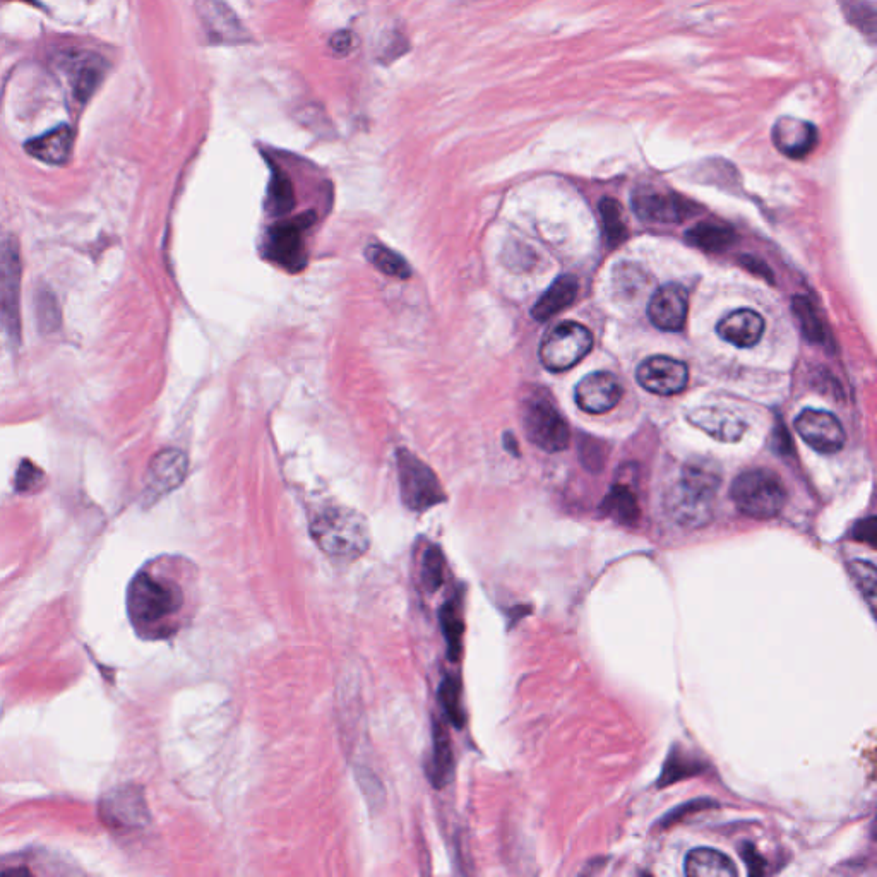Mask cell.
<instances>
[{
    "instance_id": "30",
    "label": "cell",
    "mask_w": 877,
    "mask_h": 877,
    "mask_svg": "<svg viewBox=\"0 0 877 877\" xmlns=\"http://www.w3.org/2000/svg\"><path fill=\"white\" fill-rule=\"evenodd\" d=\"M295 206V192H293L292 180L283 170H273L268 189V208L273 216L288 215Z\"/></svg>"
},
{
    "instance_id": "40",
    "label": "cell",
    "mask_w": 877,
    "mask_h": 877,
    "mask_svg": "<svg viewBox=\"0 0 877 877\" xmlns=\"http://www.w3.org/2000/svg\"><path fill=\"white\" fill-rule=\"evenodd\" d=\"M355 43L357 40H355L352 31H338L336 35L331 36L329 45L336 54L348 55L355 48Z\"/></svg>"
},
{
    "instance_id": "6",
    "label": "cell",
    "mask_w": 877,
    "mask_h": 877,
    "mask_svg": "<svg viewBox=\"0 0 877 877\" xmlns=\"http://www.w3.org/2000/svg\"><path fill=\"white\" fill-rule=\"evenodd\" d=\"M396 460L401 499L406 508L415 513H424L446 501V492L429 465L406 449L398 451Z\"/></svg>"
},
{
    "instance_id": "35",
    "label": "cell",
    "mask_w": 877,
    "mask_h": 877,
    "mask_svg": "<svg viewBox=\"0 0 877 877\" xmlns=\"http://www.w3.org/2000/svg\"><path fill=\"white\" fill-rule=\"evenodd\" d=\"M444 576H446L444 554H442V550L437 545H430L429 549L425 550L424 557H422L420 581H422V585L427 590L437 591L441 588L442 583H444Z\"/></svg>"
},
{
    "instance_id": "7",
    "label": "cell",
    "mask_w": 877,
    "mask_h": 877,
    "mask_svg": "<svg viewBox=\"0 0 877 877\" xmlns=\"http://www.w3.org/2000/svg\"><path fill=\"white\" fill-rule=\"evenodd\" d=\"M593 336L583 324L566 321L557 324L543 336L540 345V360L550 372H564L573 369L591 352Z\"/></svg>"
},
{
    "instance_id": "3",
    "label": "cell",
    "mask_w": 877,
    "mask_h": 877,
    "mask_svg": "<svg viewBox=\"0 0 877 877\" xmlns=\"http://www.w3.org/2000/svg\"><path fill=\"white\" fill-rule=\"evenodd\" d=\"M184 603L182 586L165 576L139 574L129 590V610L132 617L144 626L174 619L184 609Z\"/></svg>"
},
{
    "instance_id": "12",
    "label": "cell",
    "mask_w": 877,
    "mask_h": 877,
    "mask_svg": "<svg viewBox=\"0 0 877 877\" xmlns=\"http://www.w3.org/2000/svg\"><path fill=\"white\" fill-rule=\"evenodd\" d=\"M795 430L800 439L818 453H838L847 441L842 422L824 410H804L795 418Z\"/></svg>"
},
{
    "instance_id": "14",
    "label": "cell",
    "mask_w": 877,
    "mask_h": 877,
    "mask_svg": "<svg viewBox=\"0 0 877 877\" xmlns=\"http://www.w3.org/2000/svg\"><path fill=\"white\" fill-rule=\"evenodd\" d=\"M639 386L653 394L672 396L681 393L689 381V369L681 360L670 357L646 358L636 370Z\"/></svg>"
},
{
    "instance_id": "22",
    "label": "cell",
    "mask_w": 877,
    "mask_h": 877,
    "mask_svg": "<svg viewBox=\"0 0 877 877\" xmlns=\"http://www.w3.org/2000/svg\"><path fill=\"white\" fill-rule=\"evenodd\" d=\"M576 295H578V280L573 275L559 276L550 285L549 290L537 300V304L533 305L531 316L537 319L538 323H545L573 304Z\"/></svg>"
},
{
    "instance_id": "9",
    "label": "cell",
    "mask_w": 877,
    "mask_h": 877,
    "mask_svg": "<svg viewBox=\"0 0 877 877\" xmlns=\"http://www.w3.org/2000/svg\"><path fill=\"white\" fill-rule=\"evenodd\" d=\"M316 223V215L309 211L304 215L281 220L268 230L266 256L273 263L288 271H300L307 263L304 233Z\"/></svg>"
},
{
    "instance_id": "31",
    "label": "cell",
    "mask_w": 877,
    "mask_h": 877,
    "mask_svg": "<svg viewBox=\"0 0 877 877\" xmlns=\"http://www.w3.org/2000/svg\"><path fill=\"white\" fill-rule=\"evenodd\" d=\"M439 701L449 722L456 728H463L466 722L465 710L461 704V684L456 675H446L439 689Z\"/></svg>"
},
{
    "instance_id": "11",
    "label": "cell",
    "mask_w": 877,
    "mask_h": 877,
    "mask_svg": "<svg viewBox=\"0 0 877 877\" xmlns=\"http://www.w3.org/2000/svg\"><path fill=\"white\" fill-rule=\"evenodd\" d=\"M633 209L638 218L651 223H682L696 215L698 206L675 192L646 185L634 191Z\"/></svg>"
},
{
    "instance_id": "41",
    "label": "cell",
    "mask_w": 877,
    "mask_h": 877,
    "mask_svg": "<svg viewBox=\"0 0 877 877\" xmlns=\"http://www.w3.org/2000/svg\"><path fill=\"white\" fill-rule=\"evenodd\" d=\"M389 42L391 43H388V45H386V48L382 50V57H388V60H391V62H393L396 57H400V55L405 52L406 40L405 38H403V36L398 35V33H393Z\"/></svg>"
},
{
    "instance_id": "34",
    "label": "cell",
    "mask_w": 877,
    "mask_h": 877,
    "mask_svg": "<svg viewBox=\"0 0 877 877\" xmlns=\"http://www.w3.org/2000/svg\"><path fill=\"white\" fill-rule=\"evenodd\" d=\"M848 571L852 574L855 585H857L860 593H862V597L866 598L867 603H869V609H871L872 614H874V607H876L877 602L876 564L871 561L855 559V561L848 564Z\"/></svg>"
},
{
    "instance_id": "38",
    "label": "cell",
    "mask_w": 877,
    "mask_h": 877,
    "mask_svg": "<svg viewBox=\"0 0 877 877\" xmlns=\"http://www.w3.org/2000/svg\"><path fill=\"white\" fill-rule=\"evenodd\" d=\"M852 538H854V540H857V542L867 543V545H871L872 549H876V518H874V516H869V518H866V520L859 521V523L854 526V531H852Z\"/></svg>"
},
{
    "instance_id": "5",
    "label": "cell",
    "mask_w": 877,
    "mask_h": 877,
    "mask_svg": "<svg viewBox=\"0 0 877 877\" xmlns=\"http://www.w3.org/2000/svg\"><path fill=\"white\" fill-rule=\"evenodd\" d=\"M521 424L526 437L547 453L564 451L571 441L569 425L545 393L526 396L521 405Z\"/></svg>"
},
{
    "instance_id": "2",
    "label": "cell",
    "mask_w": 877,
    "mask_h": 877,
    "mask_svg": "<svg viewBox=\"0 0 877 877\" xmlns=\"http://www.w3.org/2000/svg\"><path fill=\"white\" fill-rule=\"evenodd\" d=\"M311 535L324 554L338 561H357L372 540L364 514L345 506L321 509L312 520Z\"/></svg>"
},
{
    "instance_id": "32",
    "label": "cell",
    "mask_w": 877,
    "mask_h": 877,
    "mask_svg": "<svg viewBox=\"0 0 877 877\" xmlns=\"http://www.w3.org/2000/svg\"><path fill=\"white\" fill-rule=\"evenodd\" d=\"M792 311L799 321L800 329L811 343H823L824 326L816 307L806 297H794Z\"/></svg>"
},
{
    "instance_id": "24",
    "label": "cell",
    "mask_w": 877,
    "mask_h": 877,
    "mask_svg": "<svg viewBox=\"0 0 877 877\" xmlns=\"http://www.w3.org/2000/svg\"><path fill=\"white\" fill-rule=\"evenodd\" d=\"M454 771L453 747L449 739L448 730L441 722L434 725V747L430 756L429 780L436 788L446 787Z\"/></svg>"
},
{
    "instance_id": "4",
    "label": "cell",
    "mask_w": 877,
    "mask_h": 877,
    "mask_svg": "<svg viewBox=\"0 0 877 877\" xmlns=\"http://www.w3.org/2000/svg\"><path fill=\"white\" fill-rule=\"evenodd\" d=\"M730 497L735 508L752 520H773L787 504V490L782 480L764 468L740 473L730 487Z\"/></svg>"
},
{
    "instance_id": "42",
    "label": "cell",
    "mask_w": 877,
    "mask_h": 877,
    "mask_svg": "<svg viewBox=\"0 0 877 877\" xmlns=\"http://www.w3.org/2000/svg\"><path fill=\"white\" fill-rule=\"evenodd\" d=\"M742 263L746 264L747 268L749 269L756 268V273H758V275L759 273H761L764 278H770V280H773V276H771L768 266H764L763 263H759L758 259H754V257H744V259H742Z\"/></svg>"
},
{
    "instance_id": "8",
    "label": "cell",
    "mask_w": 877,
    "mask_h": 877,
    "mask_svg": "<svg viewBox=\"0 0 877 877\" xmlns=\"http://www.w3.org/2000/svg\"><path fill=\"white\" fill-rule=\"evenodd\" d=\"M21 259L18 242L0 237V324L9 340H21Z\"/></svg>"
},
{
    "instance_id": "20",
    "label": "cell",
    "mask_w": 877,
    "mask_h": 877,
    "mask_svg": "<svg viewBox=\"0 0 877 877\" xmlns=\"http://www.w3.org/2000/svg\"><path fill=\"white\" fill-rule=\"evenodd\" d=\"M687 420L716 441L737 442L746 432V424L722 408H698L689 413Z\"/></svg>"
},
{
    "instance_id": "17",
    "label": "cell",
    "mask_w": 877,
    "mask_h": 877,
    "mask_svg": "<svg viewBox=\"0 0 877 877\" xmlns=\"http://www.w3.org/2000/svg\"><path fill=\"white\" fill-rule=\"evenodd\" d=\"M818 139V129L811 122L794 117H783L773 127V143L780 153L792 160H802L811 155Z\"/></svg>"
},
{
    "instance_id": "29",
    "label": "cell",
    "mask_w": 877,
    "mask_h": 877,
    "mask_svg": "<svg viewBox=\"0 0 877 877\" xmlns=\"http://www.w3.org/2000/svg\"><path fill=\"white\" fill-rule=\"evenodd\" d=\"M365 256L369 259V263L376 266L384 275L400 280H408L412 276V268L405 257H401L398 252L389 249L386 245L370 244Z\"/></svg>"
},
{
    "instance_id": "18",
    "label": "cell",
    "mask_w": 877,
    "mask_h": 877,
    "mask_svg": "<svg viewBox=\"0 0 877 877\" xmlns=\"http://www.w3.org/2000/svg\"><path fill=\"white\" fill-rule=\"evenodd\" d=\"M199 11L204 28L216 43H244L249 35L235 12L221 0H201Z\"/></svg>"
},
{
    "instance_id": "27",
    "label": "cell",
    "mask_w": 877,
    "mask_h": 877,
    "mask_svg": "<svg viewBox=\"0 0 877 877\" xmlns=\"http://www.w3.org/2000/svg\"><path fill=\"white\" fill-rule=\"evenodd\" d=\"M603 513L624 525H634L639 520V504L631 487L617 484L610 489L602 504Z\"/></svg>"
},
{
    "instance_id": "28",
    "label": "cell",
    "mask_w": 877,
    "mask_h": 877,
    "mask_svg": "<svg viewBox=\"0 0 877 877\" xmlns=\"http://www.w3.org/2000/svg\"><path fill=\"white\" fill-rule=\"evenodd\" d=\"M600 218H602V230L605 242L610 247H619L627 239L626 216L621 204L614 197H603L600 201Z\"/></svg>"
},
{
    "instance_id": "13",
    "label": "cell",
    "mask_w": 877,
    "mask_h": 877,
    "mask_svg": "<svg viewBox=\"0 0 877 877\" xmlns=\"http://www.w3.org/2000/svg\"><path fill=\"white\" fill-rule=\"evenodd\" d=\"M187 456L180 449H163L151 460L144 478V499L158 501L182 485L187 475Z\"/></svg>"
},
{
    "instance_id": "43",
    "label": "cell",
    "mask_w": 877,
    "mask_h": 877,
    "mask_svg": "<svg viewBox=\"0 0 877 877\" xmlns=\"http://www.w3.org/2000/svg\"><path fill=\"white\" fill-rule=\"evenodd\" d=\"M504 442H506V449H509L513 454H520L518 451V442L514 439L513 434H506L504 436Z\"/></svg>"
},
{
    "instance_id": "33",
    "label": "cell",
    "mask_w": 877,
    "mask_h": 877,
    "mask_svg": "<svg viewBox=\"0 0 877 877\" xmlns=\"http://www.w3.org/2000/svg\"><path fill=\"white\" fill-rule=\"evenodd\" d=\"M843 12L847 16L848 23L854 24L855 28L874 42L876 38V12L869 0H840Z\"/></svg>"
},
{
    "instance_id": "21",
    "label": "cell",
    "mask_w": 877,
    "mask_h": 877,
    "mask_svg": "<svg viewBox=\"0 0 877 877\" xmlns=\"http://www.w3.org/2000/svg\"><path fill=\"white\" fill-rule=\"evenodd\" d=\"M74 143V134L69 126L55 127L38 138L26 143L28 155L47 165H64L69 160Z\"/></svg>"
},
{
    "instance_id": "25",
    "label": "cell",
    "mask_w": 877,
    "mask_h": 877,
    "mask_svg": "<svg viewBox=\"0 0 877 877\" xmlns=\"http://www.w3.org/2000/svg\"><path fill=\"white\" fill-rule=\"evenodd\" d=\"M687 244L704 252L727 251L735 242V232L725 225L713 221H703L686 232Z\"/></svg>"
},
{
    "instance_id": "23",
    "label": "cell",
    "mask_w": 877,
    "mask_h": 877,
    "mask_svg": "<svg viewBox=\"0 0 877 877\" xmlns=\"http://www.w3.org/2000/svg\"><path fill=\"white\" fill-rule=\"evenodd\" d=\"M684 871L689 877H735L739 874L727 855L708 847L691 850L687 854Z\"/></svg>"
},
{
    "instance_id": "39",
    "label": "cell",
    "mask_w": 877,
    "mask_h": 877,
    "mask_svg": "<svg viewBox=\"0 0 877 877\" xmlns=\"http://www.w3.org/2000/svg\"><path fill=\"white\" fill-rule=\"evenodd\" d=\"M742 857H744L747 871H749L751 876H763V874H766V862H764L763 857L758 854L756 848L751 847V845H744V847H742Z\"/></svg>"
},
{
    "instance_id": "15",
    "label": "cell",
    "mask_w": 877,
    "mask_h": 877,
    "mask_svg": "<svg viewBox=\"0 0 877 877\" xmlns=\"http://www.w3.org/2000/svg\"><path fill=\"white\" fill-rule=\"evenodd\" d=\"M622 386L610 372H593L583 377L574 391L576 405L586 413L602 415L619 405Z\"/></svg>"
},
{
    "instance_id": "26",
    "label": "cell",
    "mask_w": 877,
    "mask_h": 877,
    "mask_svg": "<svg viewBox=\"0 0 877 877\" xmlns=\"http://www.w3.org/2000/svg\"><path fill=\"white\" fill-rule=\"evenodd\" d=\"M460 598L454 597L442 605L439 610L442 633L448 645V657L451 662H458L463 650V634H465V621L461 614Z\"/></svg>"
},
{
    "instance_id": "36",
    "label": "cell",
    "mask_w": 877,
    "mask_h": 877,
    "mask_svg": "<svg viewBox=\"0 0 877 877\" xmlns=\"http://www.w3.org/2000/svg\"><path fill=\"white\" fill-rule=\"evenodd\" d=\"M36 321L43 333H52L60 326V311L54 293L42 287L35 295Z\"/></svg>"
},
{
    "instance_id": "37",
    "label": "cell",
    "mask_w": 877,
    "mask_h": 877,
    "mask_svg": "<svg viewBox=\"0 0 877 877\" xmlns=\"http://www.w3.org/2000/svg\"><path fill=\"white\" fill-rule=\"evenodd\" d=\"M43 472L36 468L31 461H23L16 475V489L19 492H31L38 489L42 484Z\"/></svg>"
},
{
    "instance_id": "16",
    "label": "cell",
    "mask_w": 877,
    "mask_h": 877,
    "mask_svg": "<svg viewBox=\"0 0 877 877\" xmlns=\"http://www.w3.org/2000/svg\"><path fill=\"white\" fill-rule=\"evenodd\" d=\"M687 292L679 283H669L653 293L648 304V317L662 331H681L687 319Z\"/></svg>"
},
{
    "instance_id": "44",
    "label": "cell",
    "mask_w": 877,
    "mask_h": 877,
    "mask_svg": "<svg viewBox=\"0 0 877 877\" xmlns=\"http://www.w3.org/2000/svg\"><path fill=\"white\" fill-rule=\"evenodd\" d=\"M24 2H33V0H24Z\"/></svg>"
},
{
    "instance_id": "1",
    "label": "cell",
    "mask_w": 877,
    "mask_h": 877,
    "mask_svg": "<svg viewBox=\"0 0 877 877\" xmlns=\"http://www.w3.org/2000/svg\"><path fill=\"white\" fill-rule=\"evenodd\" d=\"M718 489L720 472L713 463L704 460L687 463L665 502L670 518L691 530L708 525L713 518Z\"/></svg>"
},
{
    "instance_id": "19",
    "label": "cell",
    "mask_w": 877,
    "mask_h": 877,
    "mask_svg": "<svg viewBox=\"0 0 877 877\" xmlns=\"http://www.w3.org/2000/svg\"><path fill=\"white\" fill-rule=\"evenodd\" d=\"M764 319L761 314L751 309H739L723 317L716 326V333L737 348H751L758 345L763 336Z\"/></svg>"
},
{
    "instance_id": "10",
    "label": "cell",
    "mask_w": 877,
    "mask_h": 877,
    "mask_svg": "<svg viewBox=\"0 0 877 877\" xmlns=\"http://www.w3.org/2000/svg\"><path fill=\"white\" fill-rule=\"evenodd\" d=\"M57 66L79 103H86L95 95L108 71L105 59L86 50H67L60 54Z\"/></svg>"
}]
</instances>
